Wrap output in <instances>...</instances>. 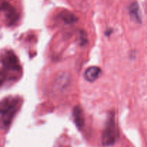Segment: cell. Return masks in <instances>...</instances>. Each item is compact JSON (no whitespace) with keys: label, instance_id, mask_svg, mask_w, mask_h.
<instances>
[{"label":"cell","instance_id":"1","mask_svg":"<svg viewBox=\"0 0 147 147\" xmlns=\"http://www.w3.org/2000/svg\"><path fill=\"white\" fill-rule=\"evenodd\" d=\"M21 104L18 97H7L0 101V128L6 130L11 125Z\"/></svg>","mask_w":147,"mask_h":147},{"label":"cell","instance_id":"2","mask_svg":"<svg viewBox=\"0 0 147 147\" xmlns=\"http://www.w3.org/2000/svg\"><path fill=\"white\" fill-rule=\"evenodd\" d=\"M118 136L114 113L111 114L106 121V126L102 134V144L105 146L113 145Z\"/></svg>","mask_w":147,"mask_h":147},{"label":"cell","instance_id":"3","mask_svg":"<svg viewBox=\"0 0 147 147\" xmlns=\"http://www.w3.org/2000/svg\"><path fill=\"white\" fill-rule=\"evenodd\" d=\"M0 61L3 66V69L7 71H21V66L20 61L15 53L11 50H4L0 56Z\"/></svg>","mask_w":147,"mask_h":147},{"label":"cell","instance_id":"4","mask_svg":"<svg viewBox=\"0 0 147 147\" xmlns=\"http://www.w3.org/2000/svg\"><path fill=\"white\" fill-rule=\"evenodd\" d=\"M0 11H3L5 13L7 20L9 25H12L18 20V13L9 1L0 0Z\"/></svg>","mask_w":147,"mask_h":147},{"label":"cell","instance_id":"5","mask_svg":"<svg viewBox=\"0 0 147 147\" xmlns=\"http://www.w3.org/2000/svg\"><path fill=\"white\" fill-rule=\"evenodd\" d=\"M101 74V69L98 66H90L88 68L84 73L86 79L88 82H94L100 76Z\"/></svg>","mask_w":147,"mask_h":147},{"label":"cell","instance_id":"6","mask_svg":"<svg viewBox=\"0 0 147 147\" xmlns=\"http://www.w3.org/2000/svg\"><path fill=\"white\" fill-rule=\"evenodd\" d=\"M73 113L75 123L76 124L78 128L80 129L83 127L85 122V117L83 110L80 106H76L73 109Z\"/></svg>","mask_w":147,"mask_h":147},{"label":"cell","instance_id":"7","mask_svg":"<svg viewBox=\"0 0 147 147\" xmlns=\"http://www.w3.org/2000/svg\"><path fill=\"white\" fill-rule=\"evenodd\" d=\"M129 13L132 20L137 23L142 22L140 12H139V6L136 1H134L129 7Z\"/></svg>","mask_w":147,"mask_h":147},{"label":"cell","instance_id":"8","mask_svg":"<svg viewBox=\"0 0 147 147\" xmlns=\"http://www.w3.org/2000/svg\"><path fill=\"white\" fill-rule=\"evenodd\" d=\"M60 17L67 24H73L78 20L76 15L69 11L62 12L60 14Z\"/></svg>","mask_w":147,"mask_h":147},{"label":"cell","instance_id":"9","mask_svg":"<svg viewBox=\"0 0 147 147\" xmlns=\"http://www.w3.org/2000/svg\"><path fill=\"white\" fill-rule=\"evenodd\" d=\"M8 77V71L4 69L0 70V86H2L3 84L5 82V81Z\"/></svg>","mask_w":147,"mask_h":147}]
</instances>
